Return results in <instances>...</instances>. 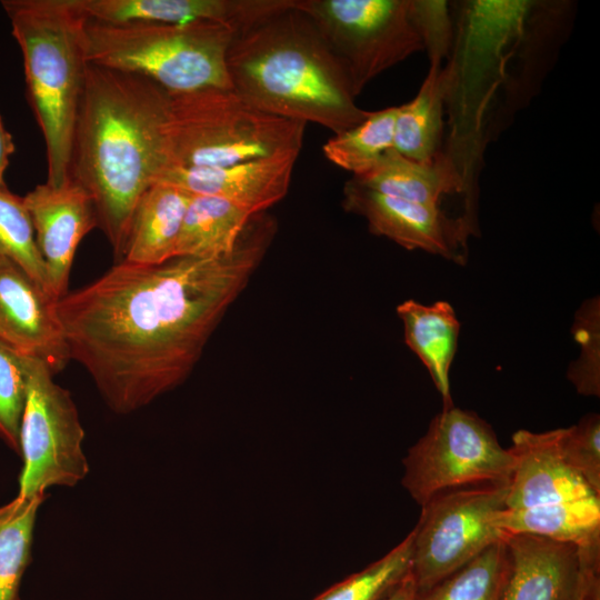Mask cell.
Instances as JSON below:
<instances>
[{"mask_svg":"<svg viewBox=\"0 0 600 600\" xmlns=\"http://www.w3.org/2000/svg\"><path fill=\"white\" fill-rule=\"evenodd\" d=\"M276 231L274 218L262 212L227 256L151 266L118 261L57 302L71 360L88 371L111 410L133 412L189 377Z\"/></svg>","mask_w":600,"mask_h":600,"instance_id":"cell-1","label":"cell"},{"mask_svg":"<svg viewBox=\"0 0 600 600\" xmlns=\"http://www.w3.org/2000/svg\"><path fill=\"white\" fill-rule=\"evenodd\" d=\"M170 92L153 80L87 63L71 144V180L91 197L120 261L133 209L168 168Z\"/></svg>","mask_w":600,"mask_h":600,"instance_id":"cell-2","label":"cell"},{"mask_svg":"<svg viewBox=\"0 0 600 600\" xmlns=\"http://www.w3.org/2000/svg\"><path fill=\"white\" fill-rule=\"evenodd\" d=\"M231 87L258 109L341 133L367 118L310 18L286 0L237 30L227 52Z\"/></svg>","mask_w":600,"mask_h":600,"instance_id":"cell-3","label":"cell"},{"mask_svg":"<svg viewBox=\"0 0 600 600\" xmlns=\"http://www.w3.org/2000/svg\"><path fill=\"white\" fill-rule=\"evenodd\" d=\"M24 68L28 102L46 143L47 183L70 179L73 128L87 61L78 0H3Z\"/></svg>","mask_w":600,"mask_h":600,"instance_id":"cell-4","label":"cell"},{"mask_svg":"<svg viewBox=\"0 0 600 600\" xmlns=\"http://www.w3.org/2000/svg\"><path fill=\"white\" fill-rule=\"evenodd\" d=\"M234 30L221 22H121L86 19V61L144 76L170 93L232 88L227 52Z\"/></svg>","mask_w":600,"mask_h":600,"instance_id":"cell-5","label":"cell"},{"mask_svg":"<svg viewBox=\"0 0 600 600\" xmlns=\"http://www.w3.org/2000/svg\"><path fill=\"white\" fill-rule=\"evenodd\" d=\"M306 124L264 112L232 88L170 93L164 128L168 168L300 154Z\"/></svg>","mask_w":600,"mask_h":600,"instance_id":"cell-6","label":"cell"},{"mask_svg":"<svg viewBox=\"0 0 600 600\" xmlns=\"http://www.w3.org/2000/svg\"><path fill=\"white\" fill-rule=\"evenodd\" d=\"M402 463L401 483L422 507L444 491L508 484L514 460L488 422L472 411L452 406L433 417Z\"/></svg>","mask_w":600,"mask_h":600,"instance_id":"cell-7","label":"cell"},{"mask_svg":"<svg viewBox=\"0 0 600 600\" xmlns=\"http://www.w3.org/2000/svg\"><path fill=\"white\" fill-rule=\"evenodd\" d=\"M316 26L357 97L377 76L423 50L408 0H294Z\"/></svg>","mask_w":600,"mask_h":600,"instance_id":"cell-8","label":"cell"},{"mask_svg":"<svg viewBox=\"0 0 600 600\" xmlns=\"http://www.w3.org/2000/svg\"><path fill=\"white\" fill-rule=\"evenodd\" d=\"M508 484L444 491L421 507L412 529L410 568L418 592L431 588L504 537L496 518L506 508Z\"/></svg>","mask_w":600,"mask_h":600,"instance_id":"cell-9","label":"cell"},{"mask_svg":"<svg viewBox=\"0 0 600 600\" xmlns=\"http://www.w3.org/2000/svg\"><path fill=\"white\" fill-rule=\"evenodd\" d=\"M40 360H28V389L20 427L21 497L46 494L53 486L73 487L89 471L84 431L68 390Z\"/></svg>","mask_w":600,"mask_h":600,"instance_id":"cell-10","label":"cell"},{"mask_svg":"<svg viewBox=\"0 0 600 600\" xmlns=\"http://www.w3.org/2000/svg\"><path fill=\"white\" fill-rule=\"evenodd\" d=\"M343 208L363 217L369 230L399 246L420 249L464 264L468 238L476 226L469 216L451 217L441 207L386 196L352 178L343 187Z\"/></svg>","mask_w":600,"mask_h":600,"instance_id":"cell-11","label":"cell"},{"mask_svg":"<svg viewBox=\"0 0 600 600\" xmlns=\"http://www.w3.org/2000/svg\"><path fill=\"white\" fill-rule=\"evenodd\" d=\"M57 302L19 264L0 257V340L53 374L71 360Z\"/></svg>","mask_w":600,"mask_h":600,"instance_id":"cell-12","label":"cell"},{"mask_svg":"<svg viewBox=\"0 0 600 600\" xmlns=\"http://www.w3.org/2000/svg\"><path fill=\"white\" fill-rule=\"evenodd\" d=\"M22 198L46 264L50 294L59 301L68 294L71 266L80 241L98 228L94 203L71 179L58 187L47 182L38 184Z\"/></svg>","mask_w":600,"mask_h":600,"instance_id":"cell-13","label":"cell"},{"mask_svg":"<svg viewBox=\"0 0 600 600\" xmlns=\"http://www.w3.org/2000/svg\"><path fill=\"white\" fill-rule=\"evenodd\" d=\"M299 153L253 159L236 164L204 168H168L157 182L191 194L213 196L256 216L266 212L288 193Z\"/></svg>","mask_w":600,"mask_h":600,"instance_id":"cell-14","label":"cell"},{"mask_svg":"<svg viewBox=\"0 0 600 600\" xmlns=\"http://www.w3.org/2000/svg\"><path fill=\"white\" fill-rule=\"evenodd\" d=\"M513 471L508 484L507 509H523L597 496L566 461L561 428L512 434Z\"/></svg>","mask_w":600,"mask_h":600,"instance_id":"cell-15","label":"cell"},{"mask_svg":"<svg viewBox=\"0 0 600 600\" xmlns=\"http://www.w3.org/2000/svg\"><path fill=\"white\" fill-rule=\"evenodd\" d=\"M88 19L109 22L214 21L234 32L279 8L284 0H78Z\"/></svg>","mask_w":600,"mask_h":600,"instance_id":"cell-16","label":"cell"},{"mask_svg":"<svg viewBox=\"0 0 600 600\" xmlns=\"http://www.w3.org/2000/svg\"><path fill=\"white\" fill-rule=\"evenodd\" d=\"M512 556L506 600H576L578 549L533 534H504Z\"/></svg>","mask_w":600,"mask_h":600,"instance_id":"cell-17","label":"cell"},{"mask_svg":"<svg viewBox=\"0 0 600 600\" xmlns=\"http://www.w3.org/2000/svg\"><path fill=\"white\" fill-rule=\"evenodd\" d=\"M192 194L166 182H154L138 200L120 261L160 264L176 257L183 218Z\"/></svg>","mask_w":600,"mask_h":600,"instance_id":"cell-18","label":"cell"},{"mask_svg":"<svg viewBox=\"0 0 600 600\" xmlns=\"http://www.w3.org/2000/svg\"><path fill=\"white\" fill-rule=\"evenodd\" d=\"M352 179L386 196L438 207L448 194L468 192L471 196L459 169L446 152L430 162H419L391 148L371 170L352 176Z\"/></svg>","mask_w":600,"mask_h":600,"instance_id":"cell-19","label":"cell"},{"mask_svg":"<svg viewBox=\"0 0 600 600\" xmlns=\"http://www.w3.org/2000/svg\"><path fill=\"white\" fill-rule=\"evenodd\" d=\"M397 313L403 323L406 344L428 369L443 408L452 407L449 370L460 331L453 308L446 301L426 306L410 299L397 307Z\"/></svg>","mask_w":600,"mask_h":600,"instance_id":"cell-20","label":"cell"},{"mask_svg":"<svg viewBox=\"0 0 600 600\" xmlns=\"http://www.w3.org/2000/svg\"><path fill=\"white\" fill-rule=\"evenodd\" d=\"M447 93L446 70L441 63H430L416 97L398 107L393 149L401 156L430 162L441 151L443 111Z\"/></svg>","mask_w":600,"mask_h":600,"instance_id":"cell-21","label":"cell"},{"mask_svg":"<svg viewBox=\"0 0 600 600\" xmlns=\"http://www.w3.org/2000/svg\"><path fill=\"white\" fill-rule=\"evenodd\" d=\"M252 217L224 199L192 194L183 218L176 257L219 258L231 253Z\"/></svg>","mask_w":600,"mask_h":600,"instance_id":"cell-22","label":"cell"},{"mask_svg":"<svg viewBox=\"0 0 600 600\" xmlns=\"http://www.w3.org/2000/svg\"><path fill=\"white\" fill-rule=\"evenodd\" d=\"M496 526L504 534H533L580 546L600 537V497L553 504L502 509Z\"/></svg>","mask_w":600,"mask_h":600,"instance_id":"cell-23","label":"cell"},{"mask_svg":"<svg viewBox=\"0 0 600 600\" xmlns=\"http://www.w3.org/2000/svg\"><path fill=\"white\" fill-rule=\"evenodd\" d=\"M512 556L504 537L431 588L417 600H506Z\"/></svg>","mask_w":600,"mask_h":600,"instance_id":"cell-24","label":"cell"},{"mask_svg":"<svg viewBox=\"0 0 600 600\" xmlns=\"http://www.w3.org/2000/svg\"><path fill=\"white\" fill-rule=\"evenodd\" d=\"M46 494L17 496L0 507V600H18L30 561L37 512Z\"/></svg>","mask_w":600,"mask_h":600,"instance_id":"cell-25","label":"cell"},{"mask_svg":"<svg viewBox=\"0 0 600 600\" xmlns=\"http://www.w3.org/2000/svg\"><path fill=\"white\" fill-rule=\"evenodd\" d=\"M397 113L398 107L370 111L360 123L333 134L323 144L326 158L353 176L368 172L393 148Z\"/></svg>","mask_w":600,"mask_h":600,"instance_id":"cell-26","label":"cell"},{"mask_svg":"<svg viewBox=\"0 0 600 600\" xmlns=\"http://www.w3.org/2000/svg\"><path fill=\"white\" fill-rule=\"evenodd\" d=\"M413 530L388 553L312 600H383L410 572Z\"/></svg>","mask_w":600,"mask_h":600,"instance_id":"cell-27","label":"cell"},{"mask_svg":"<svg viewBox=\"0 0 600 600\" xmlns=\"http://www.w3.org/2000/svg\"><path fill=\"white\" fill-rule=\"evenodd\" d=\"M0 257L19 264L50 293L46 264L23 198L8 188H0Z\"/></svg>","mask_w":600,"mask_h":600,"instance_id":"cell-28","label":"cell"},{"mask_svg":"<svg viewBox=\"0 0 600 600\" xmlns=\"http://www.w3.org/2000/svg\"><path fill=\"white\" fill-rule=\"evenodd\" d=\"M29 357L0 340V437L20 454V427L28 389Z\"/></svg>","mask_w":600,"mask_h":600,"instance_id":"cell-29","label":"cell"},{"mask_svg":"<svg viewBox=\"0 0 600 600\" xmlns=\"http://www.w3.org/2000/svg\"><path fill=\"white\" fill-rule=\"evenodd\" d=\"M600 301L586 300L578 309L572 333L580 346V356L568 369V379L576 390L588 397L600 396Z\"/></svg>","mask_w":600,"mask_h":600,"instance_id":"cell-30","label":"cell"},{"mask_svg":"<svg viewBox=\"0 0 600 600\" xmlns=\"http://www.w3.org/2000/svg\"><path fill=\"white\" fill-rule=\"evenodd\" d=\"M561 449L566 461L600 497V416L589 413L577 424L561 428Z\"/></svg>","mask_w":600,"mask_h":600,"instance_id":"cell-31","label":"cell"},{"mask_svg":"<svg viewBox=\"0 0 600 600\" xmlns=\"http://www.w3.org/2000/svg\"><path fill=\"white\" fill-rule=\"evenodd\" d=\"M408 9L430 63H441L452 52L456 37L449 2L408 0Z\"/></svg>","mask_w":600,"mask_h":600,"instance_id":"cell-32","label":"cell"},{"mask_svg":"<svg viewBox=\"0 0 600 600\" xmlns=\"http://www.w3.org/2000/svg\"><path fill=\"white\" fill-rule=\"evenodd\" d=\"M578 549L579 580L577 600H600V537Z\"/></svg>","mask_w":600,"mask_h":600,"instance_id":"cell-33","label":"cell"},{"mask_svg":"<svg viewBox=\"0 0 600 600\" xmlns=\"http://www.w3.org/2000/svg\"><path fill=\"white\" fill-rule=\"evenodd\" d=\"M16 151V144L11 133L4 127L0 114V188H7L6 171L10 162V157Z\"/></svg>","mask_w":600,"mask_h":600,"instance_id":"cell-34","label":"cell"},{"mask_svg":"<svg viewBox=\"0 0 600 600\" xmlns=\"http://www.w3.org/2000/svg\"><path fill=\"white\" fill-rule=\"evenodd\" d=\"M418 590L411 571L383 600H417Z\"/></svg>","mask_w":600,"mask_h":600,"instance_id":"cell-35","label":"cell"}]
</instances>
